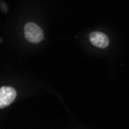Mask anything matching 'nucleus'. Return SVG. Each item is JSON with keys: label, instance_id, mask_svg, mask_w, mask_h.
Returning <instances> with one entry per match:
<instances>
[{"label": "nucleus", "instance_id": "nucleus-1", "mask_svg": "<svg viewBox=\"0 0 129 129\" xmlns=\"http://www.w3.org/2000/svg\"><path fill=\"white\" fill-rule=\"evenodd\" d=\"M24 36L33 43H38L43 39V33L40 27L33 22H28L24 26Z\"/></svg>", "mask_w": 129, "mask_h": 129}, {"label": "nucleus", "instance_id": "nucleus-2", "mask_svg": "<svg viewBox=\"0 0 129 129\" xmlns=\"http://www.w3.org/2000/svg\"><path fill=\"white\" fill-rule=\"evenodd\" d=\"M16 97V90L11 87L4 86L0 89V108H3L13 102Z\"/></svg>", "mask_w": 129, "mask_h": 129}, {"label": "nucleus", "instance_id": "nucleus-3", "mask_svg": "<svg viewBox=\"0 0 129 129\" xmlns=\"http://www.w3.org/2000/svg\"><path fill=\"white\" fill-rule=\"evenodd\" d=\"M90 40L98 48H106L109 45V40L105 34L100 32H93L90 34Z\"/></svg>", "mask_w": 129, "mask_h": 129}]
</instances>
